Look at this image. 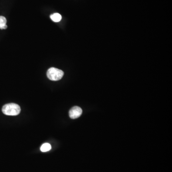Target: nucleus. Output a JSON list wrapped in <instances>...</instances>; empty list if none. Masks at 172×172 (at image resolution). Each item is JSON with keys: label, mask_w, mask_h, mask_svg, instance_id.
I'll return each instance as SVG.
<instances>
[{"label": "nucleus", "mask_w": 172, "mask_h": 172, "mask_svg": "<svg viewBox=\"0 0 172 172\" xmlns=\"http://www.w3.org/2000/svg\"><path fill=\"white\" fill-rule=\"evenodd\" d=\"M51 149V146L48 143H45L42 145L40 150L42 152H46L50 151Z\"/></svg>", "instance_id": "obj_6"}, {"label": "nucleus", "mask_w": 172, "mask_h": 172, "mask_svg": "<svg viewBox=\"0 0 172 172\" xmlns=\"http://www.w3.org/2000/svg\"><path fill=\"white\" fill-rule=\"evenodd\" d=\"M6 22H7V20L5 17L2 16H0V29H6L7 28Z\"/></svg>", "instance_id": "obj_4"}, {"label": "nucleus", "mask_w": 172, "mask_h": 172, "mask_svg": "<svg viewBox=\"0 0 172 172\" xmlns=\"http://www.w3.org/2000/svg\"><path fill=\"white\" fill-rule=\"evenodd\" d=\"M2 112L6 115L16 116L20 113V107L15 103H8L3 106Z\"/></svg>", "instance_id": "obj_1"}, {"label": "nucleus", "mask_w": 172, "mask_h": 172, "mask_svg": "<svg viewBox=\"0 0 172 172\" xmlns=\"http://www.w3.org/2000/svg\"><path fill=\"white\" fill-rule=\"evenodd\" d=\"M50 18L52 20L54 21V22H59L61 20L62 16L58 13H55V14L51 15Z\"/></svg>", "instance_id": "obj_5"}, {"label": "nucleus", "mask_w": 172, "mask_h": 172, "mask_svg": "<svg viewBox=\"0 0 172 172\" xmlns=\"http://www.w3.org/2000/svg\"><path fill=\"white\" fill-rule=\"evenodd\" d=\"M82 113V110L79 107L75 106L72 108L69 112V116L71 119H76L81 116Z\"/></svg>", "instance_id": "obj_3"}, {"label": "nucleus", "mask_w": 172, "mask_h": 172, "mask_svg": "<svg viewBox=\"0 0 172 172\" xmlns=\"http://www.w3.org/2000/svg\"><path fill=\"white\" fill-rule=\"evenodd\" d=\"M64 72L60 69L55 67H51L46 73L47 77L52 81H58L60 80L64 76Z\"/></svg>", "instance_id": "obj_2"}]
</instances>
